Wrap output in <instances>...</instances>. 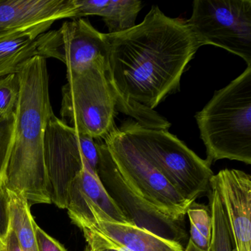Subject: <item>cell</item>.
Returning a JSON list of instances; mask_svg holds the SVG:
<instances>
[{
    "label": "cell",
    "mask_w": 251,
    "mask_h": 251,
    "mask_svg": "<svg viewBox=\"0 0 251 251\" xmlns=\"http://www.w3.org/2000/svg\"><path fill=\"white\" fill-rule=\"evenodd\" d=\"M20 91L18 75L0 77V125L15 120Z\"/></svg>",
    "instance_id": "obj_20"
},
{
    "label": "cell",
    "mask_w": 251,
    "mask_h": 251,
    "mask_svg": "<svg viewBox=\"0 0 251 251\" xmlns=\"http://www.w3.org/2000/svg\"><path fill=\"white\" fill-rule=\"evenodd\" d=\"M82 231L88 246L99 251L108 248L124 251H185L181 244L133 225L102 222Z\"/></svg>",
    "instance_id": "obj_14"
},
{
    "label": "cell",
    "mask_w": 251,
    "mask_h": 251,
    "mask_svg": "<svg viewBox=\"0 0 251 251\" xmlns=\"http://www.w3.org/2000/svg\"><path fill=\"white\" fill-rule=\"evenodd\" d=\"M211 180L220 193L236 251H251V176L225 169Z\"/></svg>",
    "instance_id": "obj_13"
},
{
    "label": "cell",
    "mask_w": 251,
    "mask_h": 251,
    "mask_svg": "<svg viewBox=\"0 0 251 251\" xmlns=\"http://www.w3.org/2000/svg\"><path fill=\"white\" fill-rule=\"evenodd\" d=\"M4 246V242L2 240V239L0 238V251H2V248Z\"/></svg>",
    "instance_id": "obj_27"
},
{
    "label": "cell",
    "mask_w": 251,
    "mask_h": 251,
    "mask_svg": "<svg viewBox=\"0 0 251 251\" xmlns=\"http://www.w3.org/2000/svg\"><path fill=\"white\" fill-rule=\"evenodd\" d=\"M36 234L39 251H68L64 245L36 225Z\"/></svg>",
    "instance_id": "obj_23"
},
{
    "label": "cell",
    "mask_w": 251,
    "mask_h": 251,
    "mask_svg": "<svg viewBox=\"0 0 251 251\" xmlns=\"http://www.w3.org/2000/svg\"><path fill=\"white\" fill-rule=\"evenodd\" d=\"M107 56L79 73H67L62 87L61 120L79 133L103 140L117 128L115 97L106 75Z\"/></svg>",
    "instance_id": "obj_5"
},
{
    "label": "cell",
    "mask_w": 251,
    "mask_h": 251,
    "mask_svg": "<svg viewBox=\"0 0 251 251\" xmlns=\"http://www.w3.org/2000/svg\"><path fill=\"white\" fill-rule=\"evenodd\" d=\"M185 251H202L200 250L199 248H197L193 242L189 239L187 244H186V248H185Z\"/></svg>",
    "instance_id": "obj_25"
},
{
    "label": "cell",
    "mask_w": 251,
    "mask_h": 251,
    "mask_svg": "<svg viewBox=\"0 0 251 251\" xmlns=\"http://www.w3.org/2000/svg\"><path fill=\"white\" fill-rule=\"evenodd\" d=\"M185 23L200 46L223 48L251 66V0H195Z\"/></svg>",
    "instance_id": "obj_6"
},
{
    "label": "cell",
    "mask_w": 251,
    "mask_h": 251,
    "mask_svg": "<svg viewBox=\"0 0 251 251\" xmlns=\"http://www.w3.org/2000/svg\"><path fill=\"white\" fill-rule=\"evenodd\" d=\"M1 251H22L15 232L11 227L4 240L3 248Z\"/></svg>",
    "instance_id": "obj_24"
},
{
    "label": "cell",
    "mask_w": 251,
    "mask_h": 251,
    "mask_svg": "<svg viewBox=\"0 0 251 251\" xmlns=\"http://www.w3.org/2000/svg\"><path fill=\"white\" fill-rule=\"evenodd\" d=\"M45 32L32 30L0 40V77L18 74L26 63L39 55L37 38Z\"/></svg>",
    "instance_id": "obj_16"
},
{
    "label": "cell",
    "mask_w": 251,
    "mask_h": 251,
    "mask_svg": "<svg viewBox=\"0 0 251 251\" xmlns=\"http://www.w3.org/2000/svg\"><path fill=\"white\" fill-rule=\"evenodd\" d=\"M125 180L160 212L183 222L192 202L185 199L117 127L103 139Z\"/></svg>",
    "instance_id": "obj_8"
},
{
    "label": "cell",
    "mask_w": 251,
    "mask_h": 251,
    "mask_svg": "<svg viewBox=\"0 0 251 251\" xmlns=\"http://www.w3.org/2000/svg\"><path fill=\"white\" fill-rule=\"evenodd\" d=\"M17 75L20 91L14 142L2 186L21 193L30 206L52 203L45 162V134L54 114L46 59L34 57Z\"/></svg>",
    "instance_id": "obj_2"
},
{
    "label": "cell",
    "mask_w": 251,
    "mask_h": 251,
    "mask_svg": "<svg viewBox=\"0 0 251 251\" xmlns=\"http://www.w3.org/2000/svg\"><path fill=\"white\" fill-rule=\"evenodd\" d=\"M39 56L53 58L67 66L68 73H79L100 56H107L104 33L86 19L66 22L58 30H48L37 38Z\"/></svg>",
    "instance_id": "obj_10"
},
{
    "label": "cell",
    "mask_w": 251,
    "mask_h": 251,
    "mask_svg": "<svg viewBox=\"0 0 251 251\" xmlns=\"http://www.w3.org/2000/svg\"><path fill=\"white\" fill-rule=\"evenodd\" d=\"M120 129L185 199L193 202L209 192L211 164L168 130L148 128L135 120Z\"/></svg>",
    "instance_id": "obj_4"
},
{
    "label": "cell",
    "mask_w": 251,
    "mask_h": 251,
    "mask_svg": "<svg viewBox=\"0 0 251 251\" xmlns=\"http://www.w3.org/2000/svg\"><path fill=\"white\" fill-rule=\"evenodd\" d=\"M11 227L9 199L7 191L0 186V238L5 240Z\"/></svg>",
    "instance_id": "obj_22"
},
{
    "label": "cell",
    "mask_w": 251,
    "mask_h": 251,
    "mask_svg": "<svg viewBox=\"0 0 251 251\" xmlns=\"http://www.w3.org/2000/svg\"><path fill=\"white\" fill-rule=\"evenodd\" d=\"M66 209L72 222L81 230L102 222L132 225L111 199L86 159L81 171L69 186Z\"/></svg>",
    "instance_id": "obj_11"
},
{
    "label": "cell",
    "mask_w": 251,
    "mask_h": 251,
    "mask_svg": "<svg viewBox=\"0 0 251 251\" xmlns=\"http://www.w3.org/2000/svg\"><path fill=\"white\" fill-rule=\"evenodd\" d=\"M97 143L99 151L97 174L130 223L168 240L181 245L186 242L188 234L184 223L164 215L145 201L122 176L103 141Z\"/></svg>",
    "instance_id": "obj_9"
},
{
    "label": "cell",
    "mask_w": 251,
    "mask_h": 251,
    "mask_svg": "<svg viewBox=\"0 0 251 251\" xmlns=\"http://www.w3.org/2000/svg\"><path fill=\"white\" fill-rule=\"evenodd\" d=\"M190 223V239L202 251H209L212 235V216L209 205L193 202L186 212Z\"/></svg>",
    "instance_id": "obj_19"
},
{
    "label": "cell",
    "mask_w": 251,
    "mask_h": 251,
    "mask_svg": "<svg viewBox=\"0 0 251 251\" xmlns=\"http://www.w3.org/2000/svg\"><path fill=\"white\" fill-rule=\"evenodd\" d=\"M86 159L96 172L99 163L97 141L79 133L52 114L45 139V162L51 202L65 209L69 186Z\"/></svg>",
    "instance_id": "obj_7"
},
{
    "label": "cell",
    "mask_w": 251,
    "mask_h": 251,
    "mask_svg": "<svg viewBox=\"0 0 251 251\" xmlns=\"http://www.w3.org/2000/svg\"><path fill=\"white\" fill-rule=\"evenodd\" d=\"M208 194L212 216V235L208 251H236L220 193L211 180Z\"/></svg>",
    "instance_id": "obj_18"
},
{
    "label": "cell",
    "mask_w": 251,
    "mask_h": 251,
    "mask_svg": "<svg viewBox=\"0 0 251 251\" xmlns=\"http://www.w3.org/2000/svg\"><path fill=\"white\" fill-rule=\"evenodd\" d=\"M6 191L9 199L11 227L15 232L22 251H39L36 223L32 216L30 204L21 193Z\"/></svg>",
    "instance_id": "obj_17"
},
{
    "label": "cell",
    "mask_w": 251,
    "mask_h": 251,
    "mask_svg": "<svg viewBox=\"0 0 251 251\" xmlns=\"http://www.w3.org/2000/svg\"><path fill=\"white\" fill-rule=\"evenodd\" d=\"M85 251H98L97 249H95V248H90L89 246L86 247V250H85Z\"/></svg>",
    "instance_id": "obj_26"
},
{
    "label": "cell",
    "mask_w": 251,
    "mask_h": 251,
    "mask_svg": "<svg viewBox=\"0 0 251 251\" xmlns=\"http://www.w3.org/2000/svg\"><path fill=\"white\" fill-rule=\"evenodd\" d=\"M104 38L117 111L148 128L168 130L171 124L154 108L179 92L182 75L201 48L185 20L152 5L140 24Z\"/></svg>",
    "instance_id": "obj_1"
},
{
    "label": "cell",
    "mask_w": 251,
    "mask_h": 251,
    "mask_svg": "<svg viewBox=\"0 0 251 251\" xmlns=\"http://www.w3.org/2000/svg\"><path fill=\"white\" fill-rule=\"evenodd\" d=\"M63 19H76L73 0H0V40L43 30Z\"/></svg>",
    "instance_id": "obj_12"
},
{
    "label": "cell",
    "mask_w": 251,
    "mask_h": 251,
    "mask_svg": "<svg viewBox=\"0 0 251 251\" xmlns=\"http://www.w3.org/2000/svg\"><path fill=\"white\" fill-rule=\"evenodd\" d=\"M15 120L0 125V186L12 149L14 137Z\"/></svg>",
    "instance_id": "obj_21"
},
{
    "label": "cell",
    "mask_w": 251,
    "mask_h": 251,
    "mask_svg": "<svg viewBox=\"0 0 251 251\" xmlns=\"http://www.w3.org/2000/svg\"><path fill=\"white\" fill-rule=\"evenodd\" d=\"M195 118L210 164L229 159L251 164V66L214 92Z\"/></svg>",
    "instance_id": "obj_3"
},
{
    "label": "cell",
    "mask_w": 251,
    "mask_h": 251,
    "mask_svg": "<svg viewBox=\"0 0 251 251\" xmlns=\"http://www.w3.org/2000/svg\"><path fill=\"white\" fill-rule=\"evenodd\" d=\"M73 2L76 19L100 16L103 19L110 34L134 27L138 14L143 8L142 2L138 0H73Z\"/></svg>",
    "instance_id": "obj_15"
}]
</instances>
